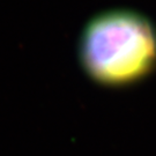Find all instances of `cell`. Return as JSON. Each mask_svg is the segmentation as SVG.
Returning <instances> with one entry per match:
<instances>
[{
	"mask_svg": "<svg viewBox=\"0 0 156 156\" xmlns=\"http://www.w3.org/2000/svg\"><path fill=\"white\" fill-rule=\"evenodd\" d=\"M79 52L84 72L95 82L106 87L128 86L155 69L156 29L136 12H104L83 29Z\"/></svg>",
	"mask_w": 156,
	"mask_h": 156,
	"instance_id": "1",
	"label": "cell"
}]
</instances>
